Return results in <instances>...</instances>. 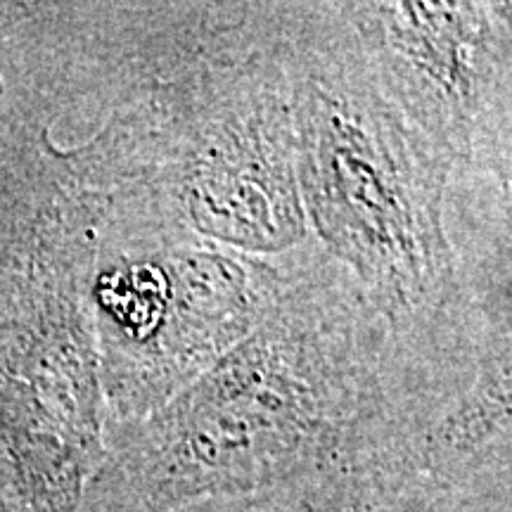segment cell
<instances>
[{"mask_svg":"<svg viewBox=\"0 0 512 512\" xmlns=\"http://www.w3.org/2000/svg\"><path fill=\"white\" fill-rule=\"evenodd\" d=\"M382 320L320 254L249 335L145 418L107 460L133 512H169L332 472L380 479L389 444Z\"/></svg>","mask_w":512,"mask_h":512,"instance_id":"obj_1","label":"cell"},{"mask_svg":"<svg viewBox=\"0 0 512 512\" xmlns=\"http://www.w3.org/2000/svg\"><path fill=\"white\" fill-rule=\"evenodd\" d=\"M280 55L311 238L382 320L396 373L430 368L491 304L448 240L444 171L384 98L339 3H283Z\"/></svg>","mask_w":512,"mask_h":512,"instance_id":"obj_2","label":"cell"},{"mask_svg":"<svg viewBox=\"0 0 512 512\" xmlns=\"http://www.w3.org/2000/svg\"><path fill=\"white\" fill-rule=\"evenodd\" d=\"M280 12L283 3H256L233 43L150 83L62 159L93 195L136 204L294 280L320 249L299 195Z\"/></svg>","mask_w":512,"mask_h":512,"instance_id":"obj_3","label":"cell"},{"mask_svg":"<svg viewBox=\"0 0 512 512\" xmlns=\"http://www.w3.org/2000/svg\"><path fill=\"white\" fill-rule=\"evenodd\" d=\"M95 214L64 176L0 185V512H79L107 460Z\"/></svg>","mask_w":512,"mask_h":512,"instance_id":"obj_4","label":"cell"},{"mask_svg":"<svg viewBox=\"0 0 512 512\" xmlns=\"http://www.w3.org/2000/svg\"><path fill=\"white\" fill-rule=\"evenodd\" d=\"M88 311L110 425L145 418L268 316L283 271L98 197Z\"/></svg>","mask_w":512,"mask_h":512,"instance_id":"obj_5","label":"cell"},{"mask_svg":"<svg viewBox=\"0 0 512 512\" xmlns=\"http://www.w3.org/2000/svg\"><path fill=\"white\" fill-rule=\"evenodd\" d=\"M377 86L446 176L448 207L512 200V5L347 0Z\"/></svg>","mask_w":512,"mask_h":512,"instance_id":"obj_6","label":"cell"},{"mask_svg":"<svg viewBox=\"0 0 512 512\" xmlns=\"http://www.w3.org/2000/svg\"><path fill=\"white\" fill-rule=\"evenodd\" d=\"M387 501L368 472H332L223 501H202L169 512H375Z\"/></svg>","mask_w":512,"mask_h":512,"instance_id":"obj_7","label":"cell"},{"mask_svg":"<svg viewBox=\"0 0 512 512\" xmlns=\"http://www.w3.org/2000/svg\"><path fill=\"white\" fill-rule=\"evenodd\" d=\"M27 10V3H0V95L8 91L12 29Z\"/></svg>","mask_w":512,"mask_h":512,"instance_id":"obj_8","label":"cell"}]
</instances>
